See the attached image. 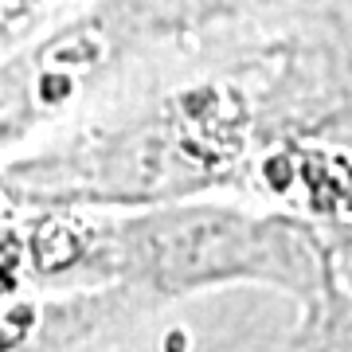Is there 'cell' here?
<instances>
[{
    "label": "cell",
    "instance_id": "cell-1",
    "mask_svg": "<svg viewBox=\"0 0 352 352\" xmlns=\"http://www.w3.org/2000/svg\"><path fill=\"white\" fill-rule=\"evenodd\" d=\"M180 305L149 314L145 321L122 329L94 344L90 352H289L302 309L294 321H215V325H184Z\"/></svg>",
    "mask_w": 352,
    "mask_h": 352
},
{
    "label": "cell",
    "instance_id": "cell-2",
    "mask_svg": "<svg viewBox=\"0 0 352 352\" xmlns=\"http://www.w3.org/2000/svg\"><path fill=\"white\" fill-rule=\"evenodd\" d=\"M289 352H352V289L337 282L333 266L321 298L302 305V321Z\"/></svg>",
    "mask_w": 352,
    "mask_h": 352
}]
</instances>
